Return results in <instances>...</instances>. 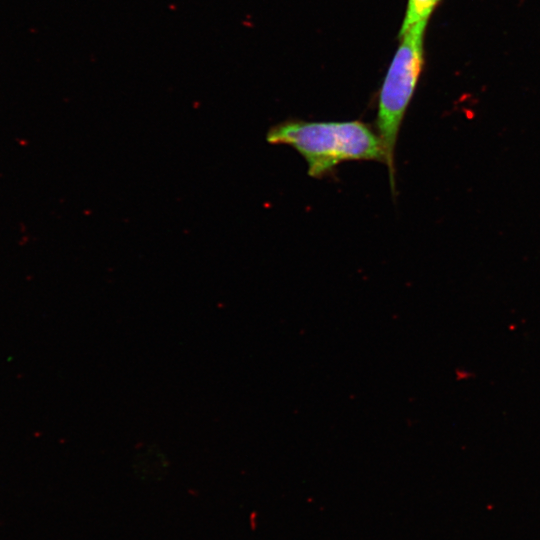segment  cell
Segmentation results:
<instances>
[{"label": "cell", "instance_id": "cell-1", "mask_svg": "<svg viewBox=\"0 0 540 540\" xmlns=\"http://www.w3.org/2000/svg\"><path fill=\"white\" fill-rule=\"evenodd\" d=\"M270 144L293 147L306 160L308 174L321 177L344 161H386L382 141L360 121H287L267 133Z\"/></svg>", "mask_w": 540, "mask_h": 540}, {"label": "cell", "instance_id": "cell-2", "mask_svg": "<svg viewBox=\"0 0 540 540\" xmlns=\"http://www.w3.org/2000/svg\"><path fill=\"white\" fill-rule=\"evenodd\" d=\"M426 25L427 20L419 21L402 36L379 95L376 125L385 150V162L393 189L395 146L400 125L422 69Z\"/></svg>", "mask_w": 540, "mask_h": 540}, {"label": "cell", "instance_id": "cell-3", "mask_svg": "<svg viewBox=\"0 0 540 540\" xmlns=\"http://www.w3.org/2000/svg\"><path fill=\"white\" fill-rule=\"evenodd\" d=\"M439 0H409L399 37H402L413 25L428 20Z\"/></svg>", "mask_w": 540, "mask_h": 540}]
</instances>
